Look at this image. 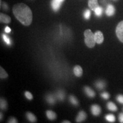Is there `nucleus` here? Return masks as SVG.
<instances>
[{
	"mask_svg": "<svg viewBox=\"0 0 123 123\" xmlns=\"http://www.w3.org/2000/svg\"><path fill=\"white\" fill-rule=\"evenodd\" d=\"M9 123H18V121H17V120L16 119H15V118H14V117H12V118H10V120H9Z\"/></svg>",
	"mask_w": 123,
	"mask_h": 123,
	"instance_id": "obj_29",
	"label": "nucleus"
},
{
	"mask_svg": "<svg viewBox=\"0 0 123 123\" xmlns=\"http://www.w3.org/2000/svg\"><path fill=\"white\" fill-rule=\"evenodd\" d=\"M64 123H70V121H63Z\"/></svg>",
	"mask_w": 123,
	"mask_h": 123,
	"instance_id": "obj_32",
	"label": "nucleus"
},
{
	"mask_svg": "<svg viewBox=\"0 0 123 123\" xmlns=\"http://www.w3.org/2000/svg\"><path fill=\"white\" fill-rule=\"evenodd\" d=\"M105 119L108 121H109V122L113 123L115 122V117L114 115L112 114H108L106 115Z\"/></svg>",
	"mask_w": 123,
	"mask_h": 123,
	"instance_id": "obj_21",
	"label": "nucleus"
},
{
	"mask_svg": "<svg viewBox=\"0 0 123 123\" xmlns=\"http://www.w3.org/2000/svg\"><path fill=\"white\" fill-rule=\"evenodd\" d=\"M58 1H61V2H64V1H65V0H58Z\"/></svg>",
	"mask_w": 123,
	"mask_h": 123,
	"instance_id": "obj_33",
	"label": "nucleus"
},
{
	"mask_svg": "<svg viewBox=\"0 0 123 123\" xmlns=\"http://www.w3.org/2000/svg\"><path fill=\"white\" fill-rule=\"evenodd\" d=\"M88 4L90 8L93 11H95V9L99 6L98 0H88Z\"/></svg>",
	"mask_w": 123,
	"mask_h": 123,
	"instance_id": "obj_7",
	"label": "nucleus"
},
{
	"mask_svg": "<svg viewBox=\"0 0 123 123\" xmlns=\"http://www.w3.org/2000/svg\"><path fill=\"white\" fill-rule=\"evenodd\" d=\"M101 96L104 99H108L110 98V95L107 92H103V93H101Z\"/></svg>",
	"mask_w": 123,
	"mask_h": 123,
	"instance_id": "obj_27",
	"label": "nucleus"
},
{
	"mask_svg": "<svg viewBox=\"0 0 123 123\" xmlns=\"http://www.w3.org/2000/svg\"><path fill=\"white\" fill-rule=\"evenodd\" d=\"M2 119V113H1V120Z\"/></svg>",
	"mask_w": 123,
	"mask_h": 123,
	"instance_id": "obj_34",
	"label": "nucleus"
},
{
	"mask_svg": "<svg viewBox=\"0 0 123 123\" xmlns=\"http://www.w3.org/2000/svg\"><path fill=\"white\" fill-rule=\"evenodd\" d=\"M15 17L25 26H29L33 21V14L28 6L23 3L15 5L13 7Z\"/></svg>",
	"mask_w": 123,
	"mask_h": 123,
	"instance_id": "obj_1",
	"label": "nucleus"
},
{
	"mask_svg": "<svg viewBox=\"0 0 123 123\" xmlns=\"http://www.w3.org/2000/svg\"><path fill=\"white\" fill-rule=\"evenodd\" d=\"M5 31L6 33H10V31H11V29H10V27H9L8 26H6L5 27Z\"/></svg>",
	"mask_w": 123,
	"mask_h": 123,
	"instance_id": "obj_31",
	"label": "nucleus"
},
{
	"mask_svg": "<svg viewBox=\"0 0 123 123\" xmlns=\"http://www.w3.org/2000/svg\"><path fill=\"white\" fill-rule=\"evenodd\" d=\"M74 73L75 76L80 77L83 74V70L80 66H76L74 68Z\"/></svg>",
	"mask_w": 123,
	"mask_h": 123,
	"instance_id": "obj_11",
	"label": "nucleus"
},
{
	"mask_svg": "<svg viewBox=\"0 0 123 123\" xmlns=\"http://www.w3.org/2000/svg\"><path fill=\"white\" fill-rule=\"evenodd\" d=\"M90 16H91L90 10L87 9V10H86V11L84 12V17L86 19H89L90 18Z\"/></svg>",
	"mask_w": 123,
	"mask_h": 123,
	"instance_id": "obj_25",
	"label": "nucleus"
},
{
	"mask_svg": "<svg viewBox=\"0 0 123 123\" xmlns=\"http://www.w3.org/2000/svg\"><path fill=\"white\" fill-rule=\"evenodd\" d=\"M46 115H47V118L51 120H55L56 117V115L54 112L52 111H47L46 112Z\"/></svg>",
	"mask_w": 123,
	"mask_h": 123,
	"instance_id": "obj_13",
	"label": "nucleus"
},
{
	"mask_svg": "<svg viewBox=\"0 0 123 123\" xmlns=\"http://www.w3.org/2000/svg\"><path fill=\"white\" fill-rule=\"evenodd\" d=\"M0 77H1V79H5V78H7L8 75L6 72L5 71L4 68H2V67H0Z\"/></svg>",
	"mask_w": 123,
	"mask_h": 123,
	"instance_id": "obj_20",
	"label": "nucleus"
},
{
	"mask_svg": "<svg viewBox=\"0 0 123 123\" xmlns=\"http://www.w3.org/2000/svg\"><path fill=\"white\" fill-rule=\"evenodd\" d=\"M95 85H96V87L97 88H99V90H102V89L104 88V87H105V84L104 81L99 80L96 83V84H95Z\"/></svg>",
	"mask_w": 123,
	"mask_h": 123,
	"instance_id": "obj_19",
	"label": "nucleus"
},
{
	"mask_svg": "<svg viewBox=\"0 0 123 123\" xmlns=\"http://www.w3.org/2000/svg\"><path fill=\"white\" fill-rule=\"evenodd\" d=\"M115 9L114 6L112 5H108L107 7V9H106V14L108 16H112L115 14Z\"/></svg>",
	"mask_w": 123,
	"mask_h": 123,
	"instance_id": "obj_9",
	"label": "nucleus"
},
{
	"mask_svg": "<svg viewBox=\"0 0 123 123\" xmlns=\"http://www.w3.org/2000/svg\"><path fill=\"white\" fill-rule=\"evenodd\" d=\"M56 97H57L58 99H59V100H63L64 98H65V93L63 91H58L56 92Z\"/></svg>",
	"mask_w": 123,
	"mask_h": 123,
	"instance_id": "obj_16",
	"label": "nucleus"
},
{
	"mask_svg": "<svg viewBox=\"0 0 123 123\" xmlns=\"http://www.w3.org/2000/svg\"><path fill=\"white\" fill-rule=\"evenodd\" d=\"M84 42L87 46L89 48H93L96 44L95 39V34L91 31L90 29H87L84 33Z\"/></svg>",
	"mask_w": 123,
	"mask_h": 123,
	"instance_id": "obj_2",
	"label": "nucleus"
},
{
	"mask_svg": "<svg viewBox=\"0 0 123 123\" xmlns=\"http://www.w3.org/2000/svg\"><path fill=\"white\" fill-rule=\"evenodd\" d=\"M26 117H27V119H28L30 121V122H31V123L36 122V121H37L36 117H35L34 115H33V113H31V112H27Z\"/></svg>",
	"mask_w": 123,
	"mask_h": 123,
	"instance_id": "obj_14",
	"label": "nucleus"
},
{
	"mask_svg": "<svg viewBox=\"0 0 123 123\" xmlns=\"http://www.w3.org/2000/svg\"><path fill=\"white\" fill-rule=\"evenodd\" d=\"M95 39L96 43L101 44L104 41V36L100 31H98L95 34Z\"/></svg>",
	"mask_w": 123,
	"mask_h": 123,
	"instance_id": "obj_4",
	"label": "nucleus"
},
{
	"mask_svg": "<svg viewBox=\"0 0 123 123\" xmlns=\"http://www.w3.org/2000/svg\"><path fill=\"white\" fill-rule=\"evenodd\" d=\"M107 108L109 110L112 111H116L117 110L116 105L112 102H109L107 104Z\"/></svg>",
	"mask_w": 123,
	"mask_h": 123,
	"instance_id": "obj_17",
	"label": "nucleus"
},
{
	"mask_svg": "<svg viewBox=\"0 0 123 123\" xmlns=\"http://www.w3.org/2000/svg\"><path fill=\"white\" fill-rule=\"evenodd\" d=\"M2 38H3V39H4V42H5L7 44V45H10V44H11V43H12L11 40H10V38H9L7 35L3 34Z\"/></svg>",
	"mask_w": 123,
	"mask_h": 123,
	"instance_id": "obj_24",
	"label": "nucleus"
},
{
	"mask_svg": "<svg viewBox=\"0 0 123 123\" xmlns=\"http://www.w3.org/2000/svg\"><path fill=\"white\" fill-rule=\"evenodd\" d=\"M0 105H1V109L2 110H6L7 109V104L6 101L3 98H1L0 100Z\"/></svg>",
	"mask_w": 123,
	"mask_h": 123,
	"instance_id": "obj_18",
	"label": "nucleus"
},
{
	"mask_svg": "<svg viewBox=\"0 0 123 123\" xmlns=\"http://www.w3.org/2000/svg\"><path fill=\"white\" fill-rule=\"evenodd\" d=\"M62 2L61 1H58V0H53L51 2V6L52 8L55 12L58 11L59 10Z\"/></svg>",
	"mask_w": 123,
	"mask_h": 123,
	"instance_id": "obj_6",
	"label": "nucleus"
},
{
	"mask_svg": "<svg viewBox=\"0 0 123 123\" xmlns=\"http://www.w3.org/2000/svg\"><path fill=\"white\" fill-rule=\"evenodd\" d=\"M116 33L120 41L123 43V21H121L117 26Z\"/></svg>",
	"mask_w": 123,
	"mask_h": 123,
	"instance_id": "obj_3",
	"label": "nucleus"
},
{
	"mask_svg": "<svg viewBox=\"0 0 123 123\" xmlns=\"http://www.w3.org/2000/svg\"><path fill=\"white\" fill-rule=\"evenodd\" d=\"M91 110L92 115H94V116H98L101 113L100 107L98 105H96V104L92 105Z\"/></svg>",
	"mask_w": 123,
	"mask_h": 123,
	"instance_id": "obj_5",
	"label": "nucleus"
},
{
	"mask_svg": "<svg viewBox=\"0 0 123 123\" xmlns=\"http://www.w3.org/2000/svg\"><path fill=\"white\" fill-rule=\"evenodd\" d=\"M95 13L96 15L98 17H100L101 16V14H103V9L102 8V7H100V6H99L97 8L95 9Z\"/></svg>",
	"mask_w": 123,
	"mask_h": 123,
	"instance_id": "obj_22",
	"label": "nucleus"
},
{
	"mask_svg": "<svg viewBox=\"0 0 123 123\" xmlns=\"http://www.w3.org/2000/svg\"><path fill=\"white\" fill-rule=\"evenodd\" d=\"M84 91H85L87 96L90 97V98H93L95 96V92H94V91L92 90L90 87H85Z\"/></svg>",
	"mask_w": 123,
	"mask_h": 123,
	"instance_id": "obj_12",
	"label": "nucleus"
},
{
	"mask_svg": "<svg viewBox=\"0 0 123 123\" xmlns=\"http://www.w3.org/2000/svg\"><path fill=\"white\" fill-rule=\"evenodd\" d=\"M86 117H87V115H86V112L84 111H80L78 113L76 120L78 123H80L86 120Z\"/></svg>",
	"mask_w": 123,
	"mask_h": 123,
	"instance_id": "obj_10",
	"label": "nucleus"
},
{
	"mask_svg": "<svg viewBox=\"0 0 123 123\" xmlns=\"http://www.w3.org/2000/svg\"><path fill=\"white\" fill-rule=\"evenodd\" d=\"M70 101L71 102V103L76 106L78 105V104H79V103H78V100H77L76 97H75L74 96H70Z\"/></svg>",
	"mask_w": 123,
	"mask_h": 123,
	"instance_id": "obj_23",
	"label": "nucleus"
},
{
	"mask_svg": "<svg viewBox=\"0 0 123 123\" xmlns=\"http://www.w3.org/2000/svg\"><path fill=\"white\" fill-rule=\"evenodd\" d=\"M117 100L119 101L120 103L123 104V95H119L116 98Z\"/></svg>",
	"mask_w": 123,
	"mask_h": 123,
	"instance_id": "obj_28",
	"label": "nucleus"
},
{
	"mask_svg": "<svg viewBox=\"0 0 123 123\" xmlns=\"http://www.w3.org/2000/svg\"><path fill=\"white\" fill-rule=\"evenodd\" d=\"M119 121L120 123H123V113H121L119 115Z\"/></svg>",
	"mask_w": 123,
	"mask_h": 123,
	"instance_id": "obj_30",
	"label": "nucleus"
},
{
	"mask_svg": "<svg viewBox=\"0 0 123 123\" xmlns=\"http://www.w3.org/2000/svg\"><path fill=\"white\" fill-rule=\"evenodd\" d=\"M46 100H47V102L51 104V105L54 104L55 103V101H56V99H55V97L51 94L47 95V97H46Z\"/></svg>",
	"mask_w": 123,
	"mask_h": 123,
	"instance_id": "obj_15",
	"label": "nucleus"
},
{
	"mask_svg": "<svg viewBox=\"0 0 123 123\" xmlns=\"http://www.w3.org/2000/svg\"><path fill=\"white\" fill-rule=\"evenodd\" d=\"M0 21H1V22L5 23V24H9L11 21V18L9 15L1 13L0 14Z\"/></svg>",
	"mask_w": 123,
	"mask_h": 123,
	"instance_id": "obj_8",
	"label": "nucleus"
},
{
	"mask_svg": "<svg viewBox=\"0 0 123 123\" xmlns=\"http://www.w3.org/2000/svg\"><path fill=\"white\" fill-rule=\"evenodd\" d=\"M25 96L26 97V98L27 99L31 100L32 99H33V95H32V94L30 93V92L26 91L25 92Z\"/></svg>",
	"mask_w": 123,
	"mask_h": 123,
	"instance_id": "obj_26",
	"label": "nucleus"
}]
</instances>
